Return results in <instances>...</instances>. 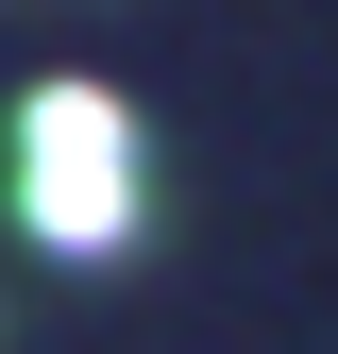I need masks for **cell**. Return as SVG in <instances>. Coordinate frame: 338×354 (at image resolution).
Returning a JSON list of instances; mask_svg holds the SVG:
<instances>
[{"mask_svg":"<svg viewBox=\"0 0 338 354\" xmlns=\"http://www.w3.org/2000/svg\"><path fill=\"white\" fill-rule=\"evenodd\" d=\"M17 203H34L51 253H118V219H136V118L102 84H34L17 102Z\"/></svg>","mask_w":338,"mask_h":354,"instance_id":"obj_1","label":"cell"}]
</instances>
